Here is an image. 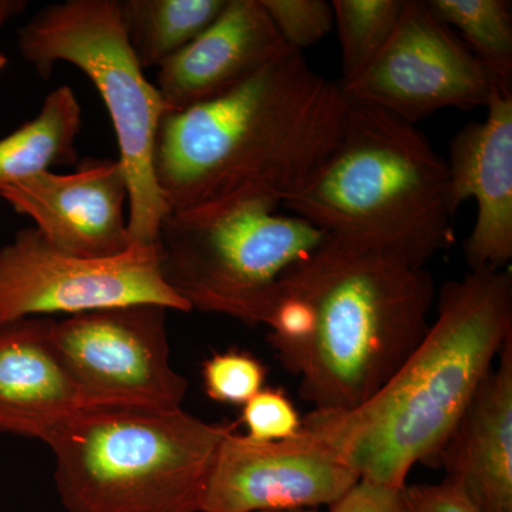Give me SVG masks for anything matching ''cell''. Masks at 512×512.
<instances>
[{"mask_svg":"<svg viewBox=\"0 0 512 512\" xmlns=\"http://www.w3.org/2000/svg\"><path fill=\"white\" fill-rule=\"evenodd\" d=\"M485 109L453 137L446 160L451 214L477 202L464 247L470 272L503 271L512 259V89L495 87Z\"/></svg>","mask_w":512,"mask_h":512,"instance_id":"obj_13","label":"cell"},{"mask_svg":"<svg viewBox=\"0 0 512 512\" xmlns=\"http://www.w3.org/2000/svg\"><path fill=\"white\" fill-rule=\"evenodd\" d=\"M282 207L326 237L416 268L453 239L446 160L413 124L356 101L338 146Z\"/></svg>","mask_w":512,"mask_h":512,"instance_id":"obj_4","label":"cell"},{"mask_svg":"<svg viewBox=\"0 0 512 512\" xmlns=\"http://www.w3.org/2000/svg\"><path fill=\"white\" fill-rule=\"evenodd\" d=\"M359 476L312 431L255 443L229 431L212 463L201 512H262L335 503Z\"/></svg>","mask_w":512,"mask_h":512,"instance_id":"obj_11","label":"cell"},{"mask_svg":"<svg viewBox=\"0 0 512 512\" xmlns=\"http://www.w3.org/2000/svg\"><path fill=\"white\" fill-rule=\"evenodd\" d=\"M82 107L72 87L47 94L35 119L0 138V191L77 160Z\"/></svg>","mask_w":512,"mask_h":512,"instance_id":"obj_17","label":"cell"},{"mask_svg":"<svg viewBox=\"0 0 512 512\" xmlns=\"http://www.w3.org/2000/svg\"><path fill=\"white\" fill-rule=\"evenodd\" d=\"M348 107L339 82L286 47L224 96L167 111L153 160L167 214L235 200L282 207L338 146Z\"/></svg>","mask_w":512,"mask_h":512,"instance_id":"obj_1","label":"cell"},{"mask_svg":"<svg viewBox=\"0 0 512 512\" xmlns=\"http://www.w3.org/2000/svg\"><path fill=\"white\" fill-rule=\"evenodd\" d=\"M53 325L49 318L0 325V434L45 441L63 420L92 404L57 353Z\"/></svg>","mask_w":512,"mask_h":512,"instance_id":"obj_15","label":"cell"},{"mask_svg":"<svg viewBox=\"0 0 512 512\" xmlns=\"http://www.w3.org/2000/svg\"><path fill=\"white\" fill-rule=\"evenodd\" d=\"M404 488L359 478L328 512H410Z\"/></svg>","mask_w":512,"mask_h":512,"instance_id":"obj_24","label":"cell"},{"mask_svg":"<svg viewBox=\"0 0 512 512\" xmlns=\"http://www.w3.org/2000/svg\"><path fill=\"white\" fill-rule=\"evenodd\" d=\"M20 55L39 76L57 62L79 67L109 110L128 188V234L133 245H156L167 210L154 174V144L167 113L121 26L117 0H66L40 10L19 30Z\"/></svg>","mask_w":512,"mask_h":512,"instance_id":"obj_7","label":"cell"},{"mask_svg":"<svg viewBox=\"0 0 512 512\" xmlns=\"http://www.w3.org/2000/svg\"><path fill=\"white\" fill-rule=\"evenodd\" d=\"M167 311L141 303L55 322L57 353L90 403L180 409L188 382L170 365Z\"/></svg>","mask_w":512,"mask_h":512,"instance_id":"obj_10","label":"cell"},{"mask_svg":"<svg viewBox=\"0 0 512 512\" xmlns=\"http://www.w3.org/2000/svg\"><path fill=\"white\" fill-rule=\"evenodd\" d=\"M6 66H8V57L5 53L0 52V70L5 69Z\"/></svg>","mask_w":512,"mask_h":512,"instance_id":"obj_28","label":"cell"},{"mask_svg":"<svg viewBox=\"0 0 512 512\" xmlns=\"http://www.w3.org/2000/svg\"><path fill=\"white\" fill-rule=\"evenodd\" d=\"M227 0H123L121 26L141 69L165 60L200 36Z\"/></svg>","mask_w":512,"mask_h":512,"instance_id":"obj_18","label":"cell"},{"mask_svg":"<svg viewBox=\"0 0 512 512\" xmlns=\"http://www.w3.org/2000/svg\"><path fill=\"white\" fill-rule=\"evenodd\" d=\"M261 0H227L200 36L158 67L167 111H183L231 92L286 49Z\"/></svg>","mask_w":512,"mask_h":512,"instance_id":"obj_14","label":"cell"},{"mask_svg":"<svg viewBox=\"0 0 512 512\" xmlns=\"http://www.w3.org/2000/svg\"><path fill=\"white\" fill-rule=\"evenodd\" d=\"M404 493L410 512H483L447 478L440 484L406 485Z\"/></svg>","mask_w":512,"mask_h":512,"instance_id":"obj_25","label":"cell"},{"mask_svg":"<svg viewBox=\"0 0 512 512\" xmlns=\"http://www.w3.org/2000/svg\"><path fill=\"white\" fill-rule=\"evenodd\" d=\"M247 427L245 437L255 443H274L291 439L301 431L302 417L281 390L262 389L242 410Z\"/></svg>","mask_w":512,"mask_h":512,"instance_id":"obj_23","label":"cell"},{"mask_svg":"<svg viewBox=\"0 0 512 512\" xmlns=\"http://www.w3.org/2000/svg\"><path fill=\"white\" fill-rule=\"evenodd\" d=\"M262 512H320L319 508H296V510L262 511Z\"/></svg>","mask_w":512,"mask_h":512,"instance_id":"obj_27","label":"cell"},{"mask_svg":"<svg viewBox=\"0 0 512 512\" xmlns=\"http://www.w3.org/2000/svg\"><path fill=\"white\" fill-rule=\"evenodd\" d=\"M10 207L35 222L53 247L82 258H113L133 247L119 160L84 161L76 173L36 175L0 191Z\"/></svg>","mask_w":512,"mask_h":512,"instance_id":"obj_12","label":"cell"},{"mask_svg":"<svg viewBox=\"0 0 512 512\" xmlns=\"http://www.w3.org/2000/svg\"><path fill=\"white\" fill-rule=\"evenodd\" d=\"M497 86L503 84L421 0H404L382 52L355 80L340 84L349 101L379 107L413 126L448 107H485Z\"/></svg>","mask_w":512,"mask_h":512,"instance_id":"obj_9","label":"cell"},{"mask_svg":"<svg viewBox=\"0 0 512 512\" xmlns=\"http://www.w3.org/2000/svg\"><path fill=\"white\" fill-rule=\"evenodd\" d=\"M512 338V274L470 272L439 293L437 318L396 375L350 412H312V431L359 478L406 487L439 460L494 360Z\"/></svg>","mask_w":512,"mask_h":512,"instance_id":"obj_2","label":"cell"},{"mask_svg":"<svg viewBox=\"0 0 512 512\" xmlns=\"http://www.w3.org/2000/svg\"><path fill=\"white\" fill-rule=\"evenodd\" d=\"M333 28L342 47V80H355L382 52L399 22L404 0H333Z\"/></svg>","mask_w":512,"mask_h":512,"instance_id":"obj_20","label":"cell"},{"mask_svg":"<svg viewBox=\"0 0 512 512\" xmlns=\"http://www.w3.org/2000/svg\"><path fill=\"white\" fill-rule=\"evenodd\" d=\"M266 369L244 350L215 353L202 365L205 392L218 403L244 406L264 389Z\"/></svg>","mask_w":512,"mask_h":512,"instance_id":"obj_21","label":"cell"},{"mask_svg":"<svg viewBox=\"0 0 512 512\" xmlns=\"http://www.w3.org/2000/svg\"><path fill=\"white\" fill-rule=\"evenodd\" d=\"M311 309L291 373L313 412H350L389 382L426 336L433 278L392 256L326 237L282 275Z\"/></svg>","mask_w":512,"mask_h":512,"instance_id":"obj_3","label":"cell"},{"mask_svg":"<svg viewBox=\"0 0 512 512\" xmlns=\"http://www.w3.org/2000/svg\"><path fill=\"white\" fill-rule=\"evenodd\" d=\"M286 46L301 52L333 29L332 5L325 0H261Z\"/></svg>","mask_w":512,"mask_h":512,"instance_id":"obj_22","label":"cell"},{"mask_svg":"<svg viewBox=\"0 0 512 512\" xmlns=\"http://www.w3.org/2000/svg\"><path fill=\"white\" fill-rule=\"evenodd\" d=\"M433 15L505 87L512 80V12L507 0H429Z\"/></svg>","mask_w":512,"mask_h":512,"instance_id":"obj_19","label":"cell"},{"mask_svg":"<svg viewBox=\"0 0 512 512\" xmlns=\"http://www.w3.org/2000/svg\"><path fill=\"white\" fill-rule=\"evenodd\" d=\"M278 208L235 200L165 215L157 238L165 284L191 311L265 325L279 279L326 239Z\"/></svg>","mask_w":512,"mask_h":512,"instance_id":"obj_6","label":"cell"},{"mask_svg":"<svg viewBox=\"0 0 512 512\" xmlns=\"http://www.w3.org/2000/svg\"><path fill=\"white\" fill-rule=\"evenodd\" d=\"M29 8L26 0H0V30Z\"/></svg>","mask_w":512,"mask_h":512,"instance_id":"obj_26","label":"cell"},{"mask_svg":"<svg viewBox=\"0 0 512 512\" xmlns=\"http://www.w3.org/2000/svg\"><path fill=\"white\" fill-rule=\"evenodd\" d=\"M232 427L180 409L89 404L50 431L67 512H201L221 441Z\"/></svg>","mask_w":512,"mask_h":512,"instance_id":"obj_5","label":"cell"},{"mask_svg":"<svg viewBox=\"0 0 512 512\" xmlns=\"http://www.w3.org/2000/svg\"><path fill=\"white\" fill-rule=\"evenodd\" d=\"M141 303L191 312L165 284L157 244L133 245L113 258H82L25 228L0 248V325Z\"/></svg>","mask_w":512,"mask_h":512,"instance_id":"obj_8","label":"cell"},{"mask_svg":"<svg viewBox=\"0 0 512 512\" xmlns=\"http://www.w3.org/2000/svg\"><path fill=\"white\" fill-rule=\"evenodd\" d=\"M458 421L437 464L483 512H512V338Z\"/></svg>","mask_w":512,"mask_h":512,"instance_id":"obj_16","label":"cell"}]
</instances>
